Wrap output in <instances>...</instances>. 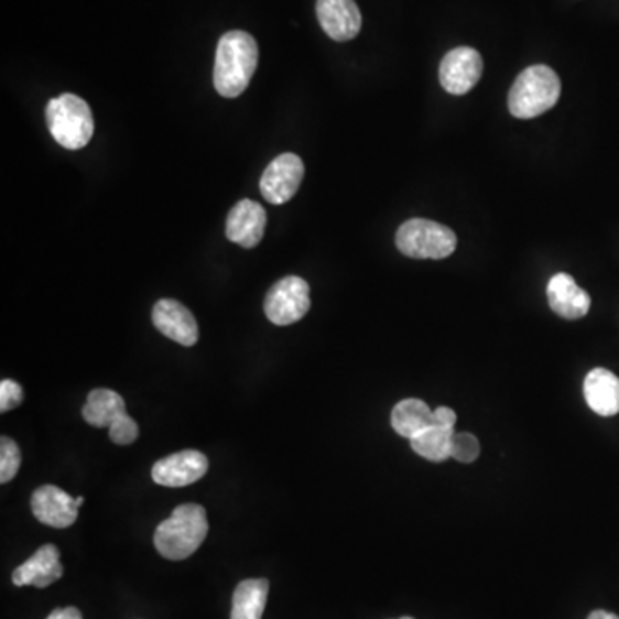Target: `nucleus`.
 Returning a JSON list of instances; mask_svg holds the SVG:
<instances>
[{
    "instance_id": "423d86ee",
    "label": "nucleus",
    "mask_w": 619,
    "mask_h": 619,
    "mask_svg": "<svg viewBox=\"0 0 619 619\" xmlns=\"http://www.w3.org/2000/svg\"><path fill=\"white\" fill-rule=\"evenodd\" d=\"M310 286L298 275L281 279L265 296V315L275 326H291L308 314Z\"/></svg>"
},
{
    "instance_id": "9b49d317",
    "label": "nucleus",
    "mask_w": 619,
    "mask_h": 619,
    "mask_svg": "<svg viewBox=\"0 0 619 619\" xmlns=\"http://www.w3.org/2000/svg\"><path fill=\"white\" fill-rule=\"evenodd\" d=\"M265 208L253 200H241L226 219V238L239 247L256 248L265 235Z\"/></svg>"
},
{
    "instance_id": "0eeeda50",
    "label": "nucleus",
    "mask_w": 619,
    "mask_h": 619,
    "mask_svg": "<svg viewBox=\"0 0 619 619\" xmlns=\"http://www.w3.org/2000/svg\"><path fill=\"white\" fill-rule=\"evenodd\" d=\"M305 165L296 153H283L267 165L260 177V193L269 204L283 205L290 202L302 185Z\"/></svg>"
},
{
    "instance_id": "ddd939ff",
    "label": "nucleus",
    "mask_w": 619,
    "mask_h": 619,
    "mask_svg": "<svg viewBox=\"0 0 619 619\" xmlns=\"http://www.w3.org/2000/svg\"><path fill=\"white\" fill-rule=\"evenodd\" d=\"M76 499L55 486H44L35 490L32 498V511L39 522L54 529H67L78 518Z\"/></svg>"
},
{
    "instance_id": "f257e3e1",
    "label": "nucleus",
    "mask_w": 619,
    "mask_h": 619,
    "mask_svg": "<svg viewBox=\"0 0 619 619\" xmlns=\"http://www.w3.org/2000/svg\"><path fill=\"white\" fill-rule=\"evenodd\" d=\"M259 66V45L250 33H224L217 44L214 87L224 98H236L247 90Z\"/></svg>"
},
{
    "instance_id": "f3484780",
    "label": "nucleus",
    "mask_w": 619,
    "mask_h": 619,
    "mask_svg": "<svg viewBox=\"0 0 619 619\" xmlns=\"http://www.w3.org/2000/svg\"><path fill=\"white\" fill-rule=\"evenodd\" d=\"M128 416L121 394L110 389H95L88 394L87 404L83 406V419L97 428H110Z\"/></svg>"
},
{
    "instance_id": "cd10ccee",
    "label": "nucleus",
    "mask_w": 619,
    "mask_h": 619,
    "mask_svg": "<svg viewBox=\"0 0 619 619\" xmlns=\"http://www.w3.org/2000/svg\"><path fill=\"white\" fill-rule=\"evenodd\" d=\"M400 619H413V618H410V616H404V618H400Z\"/></svg>"
},
{
    "instance_id": "f8f14e48",
    "label": "nucleus",
    "mask_w": 619,
    "mask_h": 619,
    "mask_svg": "<svg viewBox=\"0 0 619 619\" xmlns=\"http://www.w3.org/2000/svg\"><path fill=\"white\" fill-rule=\"evenodd\" d=\"M315 9L322 30L336 42H348L360 33L361 12L355 0H317Z\"/></svg>"
},
{
    "instance_id": "7ed1b4c3",
    "label": "nucleus",
    "mask_w": 619,
    "mask_h": 619,
    "mask_svg": "<svg viewBox=\"0 0 619 619\" xmlns=\"http://www.w3.org/2000/svg\"><path fill=\"white\" fill-rule=\"evenodd\" d=\"M560 76L544 64L526 67L514 79L508 97L511 115L518 119H532L553 109L560 100Z\"/></svg>"
},
{
    "instance_id": "20e7f679",
    "label": "nucleus",
    "mask_w": 619,
    "mask_h": 619,
    "mask_svg": "<svg viewBox=\"0 0 619 619\" xmlns=\"http://www.w3.org/2000/svg\"><path fill=\"white\" fill-rule=\"evenodd\" d=\"M45 118L55 142L64 149H83L94 137L95 124L90 106L78 95L63 94L52 98L45 109Z\"/></svg>"
},
{
    "instance_id": "4be33fe9",
    "label": "nucleus",
    "mask_w": 619,
    "mask_h": 619,
    "mask_svg": "<svg viewBox=\"0 0 619 619\" xmlns=\"http://www.w3.org/2000/svg\"><path fill=\"white\" fill-rule=\"evenodd\" d=\"M478 455H480V444L474 434L468 432L455 434L452 458L458 459L459 463H474Z\"/></svg>"
},
{
    "instance_id": "f03ea898",
    "label": "nucleus",
    "mask_w": 619,
    "mask_h": 619,
    "mask_svg": "<svg viewBox=\"0 0 619 619\" xmlns=\"http://www.w3.org/2000/svg\"><path fill=\"white\" fill-rule=\"evenodd\" d=\"M207 533L205 508L200 504H181L158 526L153 542L165 560L183 561L204 544Z\"/></svg>"
},
{
    "instance_id": "9d476101",
    "label": "nucleus",
    "mask_w": 619,
    "mask_h": 619,
    "mask_svg": "<svg viewBox=\"0 0 619 619\" xmlns=\"http://www.w3.org/2000/svg\"><path fill=\"white\" fill-rule=\"evenodd\" d=\"M153 326L181 346H193L198 341V324L192 312L176 300H159L153 306Z\"/></svg>"
},
{
    "instance_id": "4468645a",
    "label": "nucleus",
    "mask_w": 619,
    "mask_h": 619,
    "mask_svg": "<svg viewBox=\"0 0 619 619\" xmlns=\"http://www.w3.org/2000/svg\"><path fill=\"white\" fill-rule=\"evenodd\" d=\"M63 575L59 549L54 544H45L30 560L24 561L23 565L14 569L12 584L18 587L32 585V587L45 588L63 578Z\"/></svg>"
},
{
    "instance_id": "6ab92c4d",
    "label": "nucleus",
    "mask_w": 619,
    "mask_h": 619,
    "mask_svg": "<svg viewBox=\"0 0 619 619\" xmlns=\"http://www.w3.org/2000/svg\"><path fill=\"white\" fill-rule=\"evenodd\" d=\"M269 597L265 578H250L236 587L232 596L231 619H262Z\"/></svg>"
},
{
    "instance_id": "a878e982",
    "label": "nucleus",
    "mask_w": 619,
    "mask_h": 619,
    "mask_svg": "<svg viewBox=\"0 0 619 619\" xmlns=\"http://www.w3.org/2000/svg\"><path fill=\"white\" fill-rule=\"evenodd\" d=\"M588 619H619V616L599 609V611H594L593 615L588 616Z\"/></svg>"
},
{
    "instance_id": "39448f33",
    "label": "nucleus",
    "mask_w": 619,
    "mask_h": 619,
    "mask_svg": "<svg viewBox=\"0 0 619 619\" xmlns=\"http://www.w3.org/2000/svg\"><path fill=\"white\" fill-rule=\"evenodd\" d=\"M456 245L455 232L434 220L410 219L397 232L398 250L410 259L443 260L455 253Z\"/></svg>"
},
{
    "instance_id": "5701e85b",
    "label": "nucleus",
    "mask_w": 619,
    "mask_h": 619,
    "mask_svg": "<svg viewBox=\"0 0 619 619\" xmlns=\"http://www.w3.org/2000/svg\"><path fill=\"white\" fill-rule=\"evenodd\" d=\"M23 403V389L18 382L4 379L0 382V412H11Z\"/></svg>"
},
{
    "instance_id": "393cba45",
    "label": "nucleus",
    "mask_w": 619,
    "mask_h": 619,
    "mask_svg": "<svg viewBox=\"0 0 619 619\" xmlns=\"http://www.w3.org/2000/svg\"><path fill=\"white\" fill-rule=\"evenodd\" d=\"M47 619H83V615L76 608H59L54 609Z\"/></svg>"
},
{
    "instance_id": "dca6fc26",
    "label": "nucleus",
    "mask_w": 619,
    "mask_h": 619,
    "mask_svg": "<svg viewBox=\"0 0 619 619\" xmlns=\"http://www.w3.org/2000/svg\"><path fill=\"white\" fill-rule=\"evenodd\" d=\"M584 397L593 412L600 416L619 413V379L606 369H594L584 382Z\"/></svg>"
},
{
    "instance_id": "b1692460",
    "label": "nucleus",
    "mask_w": 619,
    "mask_h": 619,
    "mask_svg": "<svg viewBox=\"0 0 619 619\" xmlns=\"http://www.w3.org/2000/svg\"><path fill=\"white\" fill-rule=\"evenodd\" d=\"M432 424L439 425V427H455L456 413L453 412L452 408H435L432 412Z\"/></svg>"
},
{
    "instance_id": "6e6552de",
    "label": "nucleus",
    "mask_w": 619,
    "mask_h": 619,
    "mask_svg": "<svg viewBox=\"0 0 619 619\" xmlns=\"http://www.w3.org/2000/svg\"><path fill=\"white\" fill-rule=\"evenodd\" d=\"M484 72L482 55L471 47L453 48L444 55L439 79L444 90L452 95H465L480 82Z\"/></svg>"
},
{
    "instance_id": "a211bd4d",
    "label": "nucleus",
    "mask_w": 619,
    "mask_h": 619,
    "mask_svg": "<svg viewBox=\"0 0 619 619\" xmlns=\"http://www.w3.org/2000/svg\"><path fill=\"white\" fill-rule=\"evenodd\" d=\"M432 412L427 403L416 398H408L392 408L391 425L401 437L412 441L420 432L432 424Z\"/></svg>"
},
{
    "instance_id": "bb28decb",
    "label": "nucleus",
    "mask_w": 619,
    "mask_h": 619,
    "mask_svg": "<svg viewBox=\"0 0 619 619\" xmlns=\"http://www.w3.org/2000/svg\"><path fill=\"white\" fill-rule=\"evenodd\" d=\"M83 502H85V498H83V496H79V498H76V504H78V508H79V506L83 504Z\"/></svg>"
},
{
    "instance_id": "aec40b11",
    "label": "nucleus",
    "mask_w": 619,
    "mask_h": 619,
    "mask_svg": "<svg viewBox=\"0 0 619 619\" xmlns=\"http://www.w3.org/2000/svg\"><path fill=\"white\" fill-rule=\"evenodd\" d=\"M455 434V427H439V425L431 424L425 431L415 435L410 443L416 455L428 461L441 463L452 458Z\"/></svg>"
},
{
    "instance_id": "2eb2a0df",
    "label": "nucleus",
    "mask_w": 619,
    "mask_h": 619,
    "mask_svg": "<svg viewBox=\"0 0 619 619\" xmlns=\"http://www.w3.org/2000/svg\"><path fill=\"white\" fill-rule=\"evenodd\" d=\"M547 298L554 314L568 321L585 317L590 310V296L587 291L582 290L572 275L563 272L549 281Z\"/></svg>"
},
{
    "instance_id": "1a4fd4ad",
    "label": "nucleus",
    "mask_w": 619,
    "mask_h": 619,
    "mask_svg": "<svg viewBox=\"0 0 619 619\" xmlns=\"http://www.w3.org/2000/svg\"><path fill=\"white\" fill-rule=\"evenodd\" d=\"M208 470L207 456L200 452L174 453L155 463L152 468L153 482L164 487H185L200 480Z\"/></svg>"
},
{
    "instance_id": "412c9836",
    "label": "nucleus",
    "mask_w": 619,
    "mask_h": 619,
    "mask_svg": "<svg viewBox=\"0 0 619 619\" xmlns=\"http://www.w3.org/2000/svg\"><path fill=\"white\" fill-rule=\"evenodd\" d=\"M21 465V452L18 444L9 437L0 439V482H11L17 477Z\"/></svg>"
}]
</instances>
